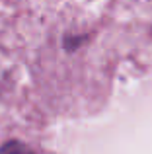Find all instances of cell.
Listing matches in <instances>:
<instances>
[{
	"mask_svg": "<svg viewBox=\"0 0 152 154\" xmlns=\"http://www.w3.org/2000/svg\"><path fill=\"white\" fill-rule=\"evenodd\" d=\"M0 154H33L26 144L18 143V140H10L6 146L0 148Z\"/></svg>",
	"mask_w": 152,
	"mask_h": 154,
	"instance_id": "cell-1",
	"label": "cell"
}]
</instances>
